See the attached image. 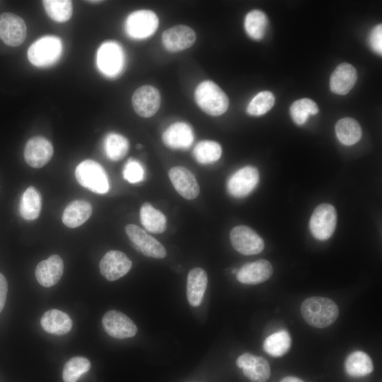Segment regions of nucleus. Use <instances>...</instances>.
Segmentation results:
<instances>
[{"instance_id":"26","label":"nucleus","mask_w":382,"mask_h":382,"mask_svg":"<svg viewBox=\"0 0 382 382\" xmlns=\"http://www.w3.org/2000/svg\"><path fill=\"white\" fill-rule=\"evenodd\" d=\"M139 216L141 224L148 231L162 233L166 231L167 221L165 215L149 202L141 207Z\"/></svg>"},{"instance_id":"21","label":"nucleus","mask_w":382,"mask_h":382,"mask_svg":"<svg viewBox=\"0 0 382 382\" xmlns=\"http://www.w3.org/2000/svg\"><path fill=\"white\" fill-rule=\"evenodd\" d=\"M64 272V262L58 255H52L40 262L35 269L37 282L45 287L55 285L61 279Z\"/></svg>"},{"instance_id":"6","label":"nucleus","mask_w":382,"mask_h":382,"mask_svg":"<svg viewBox=\"0 0 382 382\" xmlns=\"http://www.w3.org/2000/svg\"><path fill=\"white\" fill-rule=\"evenodd\" d=\"M125 55L121 46L112 41L103 42L97 52V65L104 75L113 77L122 70Z\"/></svg>"},{"instance_id":"34","label":"nucleus","mask_w":382,"mask_h":382,"mask_svg":"<svg viewBox=\"0 0 382 382\" xmlns=\"http://www.w3.org/2000/svg\"><path fill=\"white\" fill-rule=\"evenodd\" d=\"M45 10L50 18L57 22L67 21L72 14V1L69 0H44Z\"/></svg>"},{"instance_id":"36","label":"nucleus","mask_w":382,"mask_h":382,"mask_svg":"<svg viewBox=\"0 0 382 382\" xmlns=\"http://www.w3.org/2000/svg\"><path fill=\"white\" fill-rule=\"evenodd\" d=\"M318 112L317 104L309 98H302L294 101L290 107V114L294 122L301 125L306 122L309 115Z\"/></svg>"},{"instance_id":"40","label":"nucleus","mask_w":382,"mask_h":382,"mask_svg":"<svg viewBox=\"0 0 382 382\" xmlns=\"http://www.w3.org/2000/svg\"><path fill=\"white\" fill-rule=\"evenodd\" d=\"M8 293V283L6 277L0 272V313L2 311Z\"/></svg>"},{"instance_id":"42","label":"nucleus","mask_w":382,"mask_h":382,"mask_svg":"<svg viewBox=\"0 0 382 382\" xmlns=\"http://www.w3.org/2000/svg\"><path fill=\"white\" fill-rule=\"evenodd\" d=\"M88 2H93V3H95V2H100V1H88Z\"/></svg>"},{"instance_id":"35","label":"nucleus","mask_w":382,"mask_h":382,"mask_svg":"<svg viewBox=\"0 0 382 382\" xmlns=\"http://www.w3.org/2000/svg\"><path fill=\"white\" fill-rule=\"evenodd\" d=\"M91 369L90 361L83 357H74L64 365L62 371L64 382H76L79 378Z\"/></svg>"},{"instance_id":"13","label":"nucleus","mask_w":382,"mask_h":382,"mask_svg":"<svg viewBox=\"0 0 382 382\" xmlns=\"http://www.w3.org/2000/svg\"><path fill=\"white\" fill-rule=\"evenodd\" d=\"M134 111L142 117L154 115L161 105V95L157 88L145 85L137 88L132 98Z\"/></svg>"},{"instance_id":"27","label":"nucleus","mask_w":382,"mask_h":382,"mask_svg":"<svg viewBox=\"0 0 382 382\" xmlns=\"http://www.w3.org/2000/svg\"><path fill=\"white\" fill-rule=\"evenodd\" d=\"M374 365L370 357L362 351L351 353L345 361V371L352 377H361L370 374Z\"/></svg>"},{"instance_id":"29","label":"nucleus","mask_w":382,"mask_h":382,"mask_svg":"<svg viewBox=\"0 0 382 382\" xmlns=\"http://www.w3.org/2000/svg\"><path fill=\"white\" fill-rule=\"evenodd\" d=\"M335 132L339 141L345 145H353L361 137V128L355 120L345 117L335 125Z\"/></svg>"},{"instance_id":"19","label":"nucleus","mask_w":382,"mask_h":382,"mask_svg":"<svg viewBox=\"0 0 382 382\" xmlns=\"http://www.w3.org/2000/svg\"><path fill=\"white\" fill-rule=\"evenodd\" d=\"M273 273L271 263L265 259H260L243 265L236 273L237 279L245 284H258L270 278Z\"/></svg>"},{"instance_id":"16","label":"nucleus","mask_w":382,"mask_h":382,"mask_svg":"<svg viewBox=\"0 0 382 382\" xmlns=\"http://www.w3.org/2000/svg\"><path fill=\"white\" fill-rule=\"evenodd\" d=\"M237 366L252 382H266L271 374L268 361L261 357L244 353L236 360Z\"/></svg>"},{"instance_id":"15","label":"nucleus","mask_w":382,"mask_h":382,"mask_svg":"<svg viewBox=\"0 0 382 382\" xmlns=\"http://www.w3.org/2000/svg\"><path fill=\"white\" fill-rule=\"evenodd\" d=\"M161 40L163 47L168 51L176 52L192 46L196 40V33L189 26L178 25L166 30Z\"/></svg>"},{"instance_id":"4","label":"nucleus","mask_w":382,"mask_h":382,"mask_svg":"<svg viewBox=\"0 0 382 382\" xmlns=\"http://www.w3.org/2000/svg\"><path fill=\"white\" fill-rule=\"evenodd\" d=\"M62 50L61 40L56 36H45L34 42L28 48L27 56L36 66H48L56 62Z\"/></svg>"},{"instance_id":"11","label":"nucleus","mask_w":382,"mask_h":382,"mask_svg":"<svg viewBox=\"0 0 382 382\" xmlns=\"http://www.w3.org/2000/svg\"><path fill=\"white\" fill-rule=\"evenodd\" d=\"M102 324L105 331L117 339L132 337L137 332L135 323L125 314L115 310L108 311L105 313Z\"/></svg>"},{"instance_id":"30","label":"nucleus","mask_w":382,"mask_h":382,"mask_svg":"<svg viewBox=\"0 0 382 382\" xmlns=\"http://www.w3.org/2000/svg\"><path fill=\"white\" fill-rule=\"evenodd\" d=\"M291 337L285 330L276 332L268 336L263 342V349L266 353L279 357L285 354L290 349Z\"/></svg>"},{"instance_id":"38","label":"nucleus","mask_w":382,"mask_h":382,"mask_svg":"<svg viewBox=\"0 0 382 382\" xmlns=\"http://www.w3.org/2000/svg\"><path fill=\"white\" fill-rule=\"evenodd\" d=\"M122 176L130 183H137L144 180L145 171L139 161L130 158L124 166Z\"/></svg>"},{"instance_id":"14","label":"nucleus","mask_w":382,"mask_h":382,"mask_svg":"<svg viewBox=\"0 0 382 382\" xmlns=\"http://www.w3.org/2000/svg\"><path fill=\"white\" fill-rule=\"evenodd\" d=\"M132 261L122 252L110 250L100 261L101 274L108 281H115L125 276L131 269Z\"/></svg>"},{"instance_id":"43","label":"nucleus","mask_w":382,"mask_h":382,"mask_svg":"<svg viewBox=\"0 0 382 382\" xmlns=\"http://www.w3.org/2000/svg\"><path fill=\"white\" fill-rule=\"evenodd\" d=\"M137 147L140 149V148H141V144H137Z\"/></svg>"},{"instance_id":"9","label":"nucleus","mask_w":382,"mask_h":382,"mask_svg":"<svg viewBox=\"0 0 382 382\" xmlns=\"http://www.w3.org/2000/svg\"><path fill=\"white\" fill-rule=\"evenodd\" d=\"M230 240L234 249L245 255L258 254L265 247L262 238L246 226L240 225L233 228L230 232Z\"/></svg>"},{"instance_id":"7","label":"nucleus","mask_w":382,"mask_h":382,"mask_svg":"<svg viewBox=\"0 0 382 382\" xmlns=\"http://www.w3.org/2000/svg\"><path fill=\"white\" fill-rule=\"evenodd\" d=\"M337 223L335 207L328 203L318 205L310 219V229L313 236L320 241L327 240L333 234Z\"/></svg>"},{"instance_id":"5","label":"nucleus","mask_w":382,"mask_h":382,"mask_svg":"<svg viewBox=\"0 0 382 382\" xmlns=\"http://www.w3.org/2000/svg\"><path fill=\"white\" fill-rule=\"evenodd\" d=\"M158 18L151 10L141 9L130 13L125 23V29L129 37L143 40L151 36L158 27Z\"/></svg>"},{"instance_id":"41","label":"nucleus","mask_w":382,"mask_h":382,"mask_svg":"<svg viewBox=\"0 0 382 382\" xmlns=\"http://www.w3.org/2000/svg\"><path fill=\"white\" fill-rule=\"evenodd\" d=\"M279 382H303V381L296 377L287 376L282 378Z\"/></svg>"},{"instance_id":"39","label":"nucleus","mask_w":382,"mask_h":382,"mask_svg":"<svg viewBox=\"0 0 382 382\" xmlns=\"http://www.w3.org/2000/svg\"><path fill=\"white\" fill-rule=\"evenodd\" d=\"M369 44L372 50L376 53H382V26L376 25L371 32L369 37Z\"/></svg>"},{"instance_id":"20","label":"nucleus","mask_w":382,"mask_h":382,"mask_svg":"<svg viewBox=\"0 0 382 382\" xmlns=\"http://www.w3.org/2000/svg\"><path fill=\"white\" fill-rule=\"evenodd\" d=\"M162 141L166 146L173 149H188L194 141L192 128L185 122H175L163 132Z\"/></svg>"},{"instance_id":"33","label":"nucleus","mask_w":382,"mask_h":382,"mask_svg":"<svg viewBox=\"0 0 382 382\" xmlns=\"http://www.w3.org/2000/svg\"><path fill=\"white\" fill-rule=\"evenodd\" d=\"M267 25V16L260 10H252L245 18V30L249 37L253 40H258L264 37Z\"/></svg>"},{"instance_id":"24","label":"nucleus","mask_w":382,"mask_h":382,"mask_svg":"<svg viewBox=\"0 0 382 382\" xmlns=\"http://www.w3.org/2000/svg\"><path fill=\"white\" fill-rule=\"evenodd\" d=\"M40 323L45 332L56 335L68 333L73 324L67 313L57 309L47 311L41 317Z\"/></svg>"},{"instance_id":"31","label":"nucleus","mask_w":382,"mask_h":382,"mask_svg":"<svg viewBox=\"0 0 382 382\" xmlns=\"http://www.w3.org/2000/svg\"><path fill=\"white\" fill-rule=\"evenodd\" d=\"M126 137L117 133H109L104 140V150L107 157L113 161L123 158L129 150Z\"/></svg>"},{"instance_id":"17","label":"nucleus","mask_w":382,"mask_h":382,"mask_svg":"<svg viewBox=\"0 0 382 382\" xmlns=\"http://www.w3.org/2000/svg\"><path fill=\"white\" fill-rule=\"evenodd\" d=\"M53 155L51 142L45 137L36 136L30 138L24 149L26 163L33 168H41L47 163Z\"/></svg>"},{"instance_id":"37","label":"nucleus","mask_w":382,"mask_h":382,"mask_svg":"<svg viewBox=\"0 0 382 382\" xmlns=\"http://www.w3.org/2000/svg\"><path fill=\"white\" fill-rule=\"evenodd\" d=\"M274 95L267 91L258 93L247 106V112L250 115L259 116L267 112L274 105Z\"/></svg>"},{"instance_id":"18","label":"nucleus","mask_w":382,"mask_h":382,"mask_svg":"<svg viewBox=\"0 0 382 382\" xmlns=\"http://www.w3.org/2000/svg\"><path fill=\"white\" fill-rule=\"evenodd\" d=\"M176 191L187 199H194L199 194V186L194 175L186 168L175 166L168 172Z\"/></svg>"},{"instance_id":"8","label":"nucleus","mask_w":382,"mask_h":382,"mask_svg":"<svg viewBox=\"0 0 382 382\" xmlns=\"http://www.w3.org/2000/svg\"><path fill=\"white\" fill-rule=\"evenodd\" d=\"M125 231L134 247L144 255L157 259L166 256L164 246L138 226L127 224Z\"/></svg>"},{"instance_id":"1","label":"nucleus","mask_w":382,"mask_h":382,"mask_svg":"<svg viewBox=\"0 0 382 382\" xmlns=\"http://www.w3.org/2000/svg\"><path fill=\"white\" fill-rule=\"evenodd\" d=\"M301 313L310 325L323 328L330 326L337 320L339 308L330 299L313 296L303 301Z\"/></svg>"},{"instance_id":"22","label":"nucleus","mask_w":382,"mask_h":382,"mask_svg":"<svg viewBox=\"0 0 382 382\" xmlns=\"http://www.w3.org/2000/svg\"><path fill=\"white\" fill-rule=\"evenodd\" d=\"M357 79L355 68L348 63H342L338 65L331 74L330 87L333 93L345 95L353 88Z\"/></svg>"},{"instance_id":"23","label":"nucleus","mask_w":382,"mask_h":382,"mask_svg":"<svg viewBox=\"0 0 382 382\" xmlns=\"http://www.w3.org/2000/svg\"><path fill=\"white\" fill-rule=\"evenodd\" d=\"M208 282L204 270L200 267L192 269L187 279V297L192 306H199L204 297Z\"/></svg>"},{"instance_id":"28","label":"nucleus","mask_w":382,"mask_h":382,"mask_svg":"<svg viewBox=\"0 0 382 382\" xmlns=\"http://www.w3.org/2000/svg\"><path fill=\"white\" fill-rule=\"evenodd\" d=\"M42 207L41 195L33 186L28 187L23 192L20 204L19 212L25 220H34L40 214Z\"/></svg>"},{"instance_id":"25","label":"nucleus","mask_w":382,"mask_h":382,"mask_svg":"<svg viewBox=\"0 0 382 382\" xmlns=\"http://www.w3.org/2000/svg\"><path fill=\"white\" fill-rule=\"evenodd\" d=\"M91 213L92 206L88 202L74 200L66 206L62 219L65 226L76 228L86 221Z\"/></svg>"},{"instance_id":"3","label":"nucleus","mask_w":382,"mask_h":382,"mask_svg":"<svg viewBox=\"0 0 382 382\" xmlns=\"http://www.w3.org/2000/svg\"><path fill=\"white\" fill-rule=\"evenodd\" d=\"M78 183L85 188L97 194H105L109 191L108 175L98 162L88 159L81 162L75 170Z\"/></svg>"},{"instance_id":"12","label":"nucleus","mask_w":382,"mask_h":382,"mask_svg":"<svg viewBox=\"0 0 382 382\" xmlns=\"http://www.w3.org/2000/svg\"><path fill=\"white\" fill-rule=\"evenodd\" d=\"M26 37V25L22 18L11 13L0 15V39L7 45L17 47Z\"/></svg>"},{"instance_id":"2","label":"nucleus","mask_w":382,"mask_h":382,"mask_svg":"<svg viewBox=\"0 0 382 382\" xmlns=\"http://www.w3.org/2000/svg\"><path fill=\"white\" fill-rule=\"evenodd\" d=\"M195 98L198 106L207 114L219 116L228 108L226 94L214 82L202 81L195 91Z\"/></svg>"},{"instance_id":"10","label":"nucleus","mask_w":382,"mask_h":382,"mask_svg":"<svg viewBox=\"0 0 382 382\" xmlns=\"http://www.w3.org/2000/svg\"><path fill=\"white\" fill-rule=\"evenodd\" d=\"M258 170L251 166L243 167L235 172L228 179L227 190L235 197H244L257 186L259 181Z\"/></svg>"},{"instance_id":"32","label":"nucleus","mask_w":382,"mask_h":382,"mask_svg":"<svg viewBox=\"0 0 382 382\" xmlns=\"http://www.w3.org/2000/svg\"><path fill=\"white\" fill-rule=\"evenodd\" d=\"M192 153L198 163L210 164L220 158L222 150L221 145L218 142L212 140H203L195 145Z\"/></svg>"}]
</instances>
